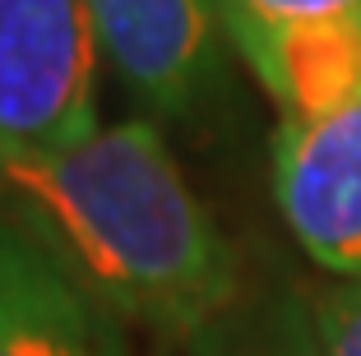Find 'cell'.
<instances>
[{"instance_id":"7a4b0ae2","label":"cell","mask_w":361,"mask_h":356,"mask_svg":"<svg viewBox=\"0 0 361 356\" xmlns=\"http://www.w3.org/2000/svg\"><path fill=\"white\" fill-rule=\"evenodd\" d=\"M97 135V28L88 0H0V162Z\"/></svg>"},{"instance_id":"6da1fadb","label":"cell","mask_w":361,"mask_h":356,"mask_svg":"<svg viewBox=\"0 0 361 356\" xmlns=\"http://www.w3.org/2000/svg\"><path fill=\"white\" fill-rule=\"evenodd\" d=\"M0 204L79 292L162 343H190L245 287L236 245L153 121L0 162Z\"/></svg>"},{"instance_id":"52a82bcc","label":"cell","mask_w":361,"mask_h":356,"mask_svg":"<svg viewBox=\"0 0 361 356\" xmlns=\"http://www.w3.org/2000/svg\"><path fill=\"white\" fill-rule=\"evenodd\" d=\"M190 356H319L310 292L297 283L241 287L218 319L185 343Z\"/></svg>"},{"instance_id":"ba28073f","label":"cell","mask_w":361,"mask_h":356,"mask_svg":"<svg viewBox=\"0 0 361 356\" xmlns=\"http://www.w3.org/2000/svg\"><path fill=\"white\" fill-rule=\"evenodd\" d=\"M218 23L227 32V47L245 51L259 37H274L283 28L301 23H324V19H357L361 0H213Z\"/></svg>"},{"instance_id":"8992f818","label":"cell","mask_w":361,"mask_h":356,"mask_svg":"<svg viewBox=\"0 0 361 356\" xmlns=\"http://www.w3.org/2000/svg\"><path fill=\"white\" fill-rule=\"evenodd\" d=\"M283 121H324L361 102V14L283 28L236 51Z\"/></svg>"},{"instance_id":"5b68a950","label":"cell","mask_w":361,"mask_h":356,"mask_svg":"<svg viewBox=\"0 0 361 356\" xmlns=\"http://www.w3.org/2000/svg\"><path fill=\"white\" fill-rule=\"evenodd\" d=\"M0 356H130L111 310L79 292L0 204Z\"/></svg>"},{"instance_id":"277c9868","label":"cell","mask_w":361,"mask_h":356,"mask_svg":"<svg viewBox=\"0 0 361 356\" xmlns=\"http://www.w3.org/2000/svg\"><path fill=\"white\" fill-rule=\"evenodd\" d=\"M274 200L319 269L361 283V102L324 121H278Z\"/></svg>"},{"instance_id":"3957f363","label":"cell","mask_w":361,"mask_h":356,"mask_svg":"<svg viewBox=\"0 0 361 356\" xmlns=\"http://www.w3.org/2000/svg\"><path fill=\"white\" fill-rule=\"evenodd\" d=\"M97 51L162 121H190L227 93V32L213 0H88Z\"/></svg>"},{"instance_id":"9c48e42d","label":"cell","mask_w":361,"mask_h":356,"mask_svg":"<svg viewBox=\"0 0 361 356\" xmlns=\"http://www.w3.org/2000/svg\"><path fill=\"white\" fill-rule=\"evenodd\" d=\"M319 356H361V283L329 278L310 292Z\"/></svg>"}]
</instances>
